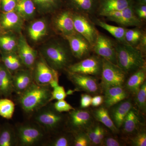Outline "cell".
Masks as SVG:
<instances>
[{
  "instance_id": "1",
  "label": "cell",
  "mask_w": 146,
  "mask_h": 146,
  "mask_svg": "<svg viewBox=\"0 0 146 146\" xmlns=\"http://www.w3.org/2000/svg\"><path fill=\"white\" fill-rule=\"evenodd\" d=\"M51 87L33 82L23 93L19 95L18 104L23 112L31 117L39 109L50 102Z\"/></svg>"
},
{
  "instance_id": "2",
  "label": "cell",
  "mask_w": 146,
  "mask_h": 146,
  "mask_svg": "<svg viewBox=\"0 0 146 146\" xmlns=\"http://www.w3.org/2000/svg\"><path fill=\"white\" fill-rule=\"evenodd\" d=\"M117 65L126 74L145 67V61L141 50L128 44H115Z\"/></svg>"
},
{
  "instance_id": "3",
  "label": "cell",
  "mask_w": 146,
  "mask_h": 146,
  "mask_svg": "<svg viewBox=\"0 0 146 146\" xmlns=\"http://www.w3.org/2000/svg\"><path fill=\"white\" fill-rule=\"evenodd\" d=\"M33 122L45 131L47 134L55 133L61 127L65 118L61 113L57 112L53 105L49 103L31 116Z\"/></svg>"
},
{
  "instance_id": "4",
  "label": "cell",
  "mask_w": 146,
  "mask_h": 146,
  "mask_svg": "<svg viewBox=\"0 0 146 146\" xmlns=\"http://www.w3.org/2000/svg\"><path fill=\"white\" fill-rule=\"evenodd\" d=\"M15 129L18 145H36L46 138V132L35 122L21 124Z\"/></svg>"
},
{
  "instance_id": "5",
  "label": "cell",
  "mask_w": 146,
  "mask_h": 146,
  "mask_svg": "<svg viewBox=\"0 0 146 146\" xmlns=\"http://www.w3.org/2000/svg\"><path fill=\"white\" fill-rule=\"evenodd\" d=\"M45 58L49 65L56 70L68 68L71 61V55L68 49L60 44H53L44 52Z\"/></svg>"
},
{
  "instance_id": "6",
  "label": "cell",
  "mask_w": 146,
  "mask_h": 146,
  "mask_svg": "<svg viewBox=\"0 0 146 146\" xmlns=\"http://www.w3.org/2000/svg\"><path fill=\"white\" fill-rule=\"evenodd\" d=\"M102 84L104 90L113 86H122L126 74L118 66L103 58Z\"/></svg>"
},
{
  "instance_id": "7",
  "label": "cell",
  "mask_w": 146,
  "mask_h": 146,
  "mask_svg": "<svg viewBox=\"0 0 146 146\" xmlns=\"http://www.w3.org/2000/svg\"><path fill=\"white\" fill-rule=\"evenodd\" d=\"M34 72L32 74L34 82L43 86L49 85L53 80L58 81V71L52 68L44 58L35 62Z\"/></svg>"
},
{
  "instance_id": "8",
  "label": "cell",
  "mask_w": 146,
  "mask_h": 146,
  "mask_svg": "<svg viewBox=\"0 0 146 146\" xmlns=\"http://www.w3.org/2000/svg\"><path fill=\"white\" fill-rule=\"evenodd\" d=\"M73 19L76 32L84 36L93 48L99 33L94 25L83 13L73 14Z\"/></svg>"
},
{
  "instance_id": "9",
  "label": "cell",
  "mask_w": 146,
  "mask_h": 146,
  "mask_svg": "<svg viewBox=\"0 0 146 146\" xmlns=\"http://www.w3.org/2000/svg\"><path fill=\"white\" fill-rule=\"evenodd\" d=\"M102 61L95 56L86 58L78 63L70 65L68 72L91 76H97L101 74Z\"/></svg>"
},
{
  "instance_id": "10",
  "label": "cell",
  "mask_w": 146,
  "mask_h": 146,
  "mask_svg": "<svg viewBox=\"0 0 146 146\" xmlns=\"http://www.w3.org/2000/svg\"><path fill=\"white\" fill-rule=\"evenodd\" d=\"M92 48L98 55L117 65L115 44L107 36L98 33Z\"/></svg>"
},
{
  "instance_id": "11",
  "label": "cell",
  "mask_w": 146,
  "mask_h": 146,
  "mask_svg": "<svg viewBox=\"0 0 146 146\" xmlns=\"http://www.w3.org/2000/svg\"><path fill=\"white\" fill-rule=\"evenodd\" d=\"M104 16L123 26L138 27L141 24V20L136 16L132 5L122 10L109 12Z\"/></svg>"
},
{
  "instance_id": "12",
  "label": "cell",
  "mask_w": 146,
  "mask_h": 146,
  "mask_svg": "<svg viewBox=\"0 0 146 146\" xmlns=\"http://www.w3.org/2000/svg\"><path fill=\"white\" fill-rule=\"evenodd\" d=\"M91 114L86 110H73L70 111L67 124L73 131H78L88 128L91 125Z\"/></svg>"
},
{
  "instance_id": "13",
  "label": "cell",
  "mask_w": 146,
  "mask_h": 146,
  "mask_svg": "<svg viewBox=\"0 0 146 146\" xmlns=\"http://www.w3.org/2000/svg\"><path fill=\"white\" fill-rule=\"evenodd\" d=\"M68 76L78 91L91 94H96L99 86L96 79L93 76L68 72Z\"/></svg>"
},
{
  "instance_id": "14",
  "label": "cell",
  "mask_w": 146,
  "mask_h": 146,
  "mask_svg": "<svg viewBox=\"0 0 146 146\" xmlns=\"http://www.w3.org/2000/svg\"><path fill=\"white\" fill-rule=\"evenodd\" d=\"M68 40L73 55L78 59H83L89 54L91 45L84 36L76 33L65 37Z\"/></svg>"
},
{
  "instance_id": "15",
  "label": "cell",
  "mask_w": 146,
  "mask_h": 146,
  "mask_svg": "<svg viewBox=\"0 0 146 146\" xmlns=\"http://www.w3.org/2000/svg\"><path fill=\"white\" fill-rule=\"evenodd\" d=\"M17 46L18 55L23 65L29 69H32L36 61V52L29 44L23 36L20 37Z\"/></svg>"
},
{
  "instance_id": "16",
  "label": "cell",
  "mask_w": 146,
  "mask_h": 146,
  "mask_svg": "<svg viewBox=\"0 0 146 146\" xmlns=\"http://www.w3.org/2000/svg\"><path fill=\"white\" fill-rule=\"evenodd\" d=\"M55 27L58 31L66 36L76 33L74 27L73 13L65 11L59 13L55 18Z\"/></svg>"
},
{
  "instance_id": "17",
  "label": "cell",
  "mask_w": 146,
  "mask_h": 146,
  "mask_svg": "<svg viewBox=\"0 0 146 146\" xmlns=\"http://www.w3.org/2000/svg\"><path fill=\"white\" fill-rule=\"evenodd\" d=\"M110 111V117L118 129L123 125L124 120L129 110L133 107L130 100L122 101L112 106Z\"/></svg>"
},
{
  "instance_id": "18",
  "label": "cell",
  "mask_w": 146,
  "mask_h": 146,
  "mask_svg": "<svg viewBox=\"0 0 146 146\" xmlns=\"http://www.w3.org/2000/svg\"><path fill=\"white\" fill-rule=\"evenodd\" d=\"M32 73L29 70H20L13 75V85L14 91L20 95L33 82Z\"/></svg>"
},
{
  "instance_id": "19",
  "label": "cell",
  "mask_w": 146,
  "mask_h": 146,
  "mask_svg": "<svg viewBox=\"0 0 146 146\" xmlns=\"http://www.w3.org/2000/svg\"><path fill=\"white\" fill-rule=\"evenodd\" d=\"M13 92V75L4 65L0 64V96L9 98Z\"/></svg>"
},
{
  "instance_id": "20",
  "label": "cell",
  "mask_w": 146,
  "mask_h": 146,
  "mask_svg": "<svg viewBox=\"0 0 146 146\" xmlns=\"http://www.w3.org/2000/svg\"><path fill=\"white\" fill-rule=\"evenodd\" d=\"M104 90V102L106 107L108 108L123 100L127 96V93L122 86H113Z\"/></svg>"
},
{
  "instance_id": "21",
  "label": "cell",
  "mask_w": 146,
  "mask_h": 146,
  "mask_svg": "<svg viewBox=\"0 0 146 146\" xmlns=\"http://www.w3.org/2000/svg\"><path fill=\"white\" fill-rule=\"evenodd\" d=\"M145 79L146 68L145 66L132 74L127 81L126 88L131 94L136 95Z\"/></svg>"
},
{
  "instance_id": "22",
  "label": "cell",
  "mask_w": 146,
  "mask_h": 146,
  "mask_svg": "<svg viewBox=\"0 0 146 146\" xmlns=\"http://www.w3.org/2000/svg\"><path fill=\"white\" fill-rule=\"evenodd\" d=\"M131 5L130 0H104L101 5L99 14L104 16L109 12L122 10Z\"/></svg>"
},
{
  "instance_id": "23",
  "label": "cell",
  "mask_w": 146,
  "mask_h": 146,
  "mask_svg": "<svg viewBox=\"0 0 146 146\" xmlns=\"http://www.w3.org/2000/svg\"><path fill=\"white\" fill-rule=\"evenodd\" d=\"M18 145L16 131L10 124L6 123L0 126V146Z\"/></svg>"
},
{
  "instance_id": "24",
  "label": "cell",
  "mask_w": 146,
  "mask_h": 146,
  "mask_svg": "<svg viewBox=\"0 0 146 146\" xmlns=\"http://www.w3.org/2000/svg\"><path fill=\"white\" fill-rule=\"evenodd\" d=\"M140 118L137 110L132 107L127 115L123 123V130L125 133H130L138 127Z\"/></svg>"
},
{
  "instance_id": "25",
  "label": "cell",
  "mask_w": 146,
  "mask_h": 146,
  "mask_svg": "<svg viewBox=\"0 0 146 146\" xmlns=\"http://www.w3.org/2000/svg\"><path fill=\"white\" fill-rule=\"evenodd\" d=\"M96 23L102 28L104 29L115 37L119 42L128 44L125 39V33L126 29L122 27H117L106 23L100 20H97Z\"/></svg>"
},
{
  "instance_id": "26",
  "label": "cell",
  "mask_w": 146,
  "mask_h": 146,
  "mask_svg": "<svg viewBox=\"0 0 146 146\" xmlns=\"http://www.w3.org/2000/svg\"><path fill=\"white\" fill-rule=\"evenodd\" d=\"M15 9L19 16L27 19L33 16L35 7L32 0H18Z\"/></svg>"
},
{
  "instance_id": "27",
  "label": "cell",
  "mask_w": 146,
  "mask_h": 146,
  "mask_svg": "<svg viewBox=\"0 0 146 146\" xmlns=\"http://www.w3.org/2000/svg\"><path fill=\"white\" fill-rule=\"evenodd\" d=\"M47 26L44 21L39 20L32 24L29 29V34L33 40L37 41L46 34Z\"/></svg>"
},
{
  "instance_id": "28",
  "label": "cell",
  "mask_w": 146,
  "mask_h": 146,
  "mask_svg": "<svg viewBox=\"0 0 146 146\" xmlns=\"http://www.w3.org/2000/svg\"><path fill=\"white\" fill-rule=\"evenodd\" d=\"M78 13L92 14L97 6V0H71Z\"/></svg>"
},
{
  "instance_id": "29",
  "label": "cell",
  "mask_w": 146,
  "mask_h": 146,
  "mask_svg": "<svg viewBox=\"0 0 146 146\" xmlns=\"http://www.w3.org/2000/svg\"><path fill=\"white\" fill-rule=\"evenodd\" d=\"M20 16L14 11L3 12L0 16V25L4 29L15 27L19 24Z\"/></svg>"
},
{
  "instance_id": "30",
  "label": "cell",
  "mask_w": 146,
  "mask_h": 146,
  "mask_svg": "<svg viewBox=\"0 0 146 146\" xmlns=\"http://www.w3.org/2000/svg\"><path fill=\"white\" fill-rule=\"evenodd\" d=\"M94 115L98 121L102 123L113 132L116 133L118 131V129L112 121L107 109L104 107L100 108L94 112Z\"/></svg>"
},
{
  "instance_id": "31",
  "label": "cell",
  "mask_w": 146,
  "mask_h": 146,
  "mask_svg": "<svg viewBox=\"0 0 146 146\" xmlns=\"http://www.w3.org/2000/svg\"><path fill=\"white\" fill-rule=\"evenodd\" d=\"M15 105L11 100L7 98L0 99V116L7 119L13 117L15 111Z\"/></svg>"
},
{
  "instance_id": "32",
  "label": "cell",
  "mask_w": 146,
  "mask_h": 146,
  "mask_svg": "<svg viewBox=\"0 0 146 146\" xmlns=\"http://www.w3.org/2000/svg\"><path fill=\"white\" fill-rule=\"evenodd\" d=\"M16 39L9 35H0V48L5 53L13 52L16 49Z\"/></svg>"
},
{
  "instance_id": "33",
  "label": "cell",
  "mask_w": 146,
  "mask_h": 146,
  "mask_svg": "<svg viewBox=\"0 0 146 146\" xmlns=\"http://www.w3.org/2000/svg\"><path fill=\"white\" fill-rule=\"evenodd\" d=\"M143 35L142 32L138 29H126L125 33L126 42L128 44L135 47L139 44Z\"/></svg>"
},
{
  "instance_id": "34",
  "label": "cell",
  "mask_w": 146,
  "mask_h": 146,
  "mask_svg": "<svg viewBox=\"0 0 146 146\" xmlns=\"http://www.w3.org/2000/svg\"><path fill=\"white\" fill-rule=\"evenodd\" d=\"M45 144L50 146H70L73 144V140L70 136L64 134L55 137Z\"/></svg>"
},
{
  "instance_id": "35",
  "label": "cell",
  "mask_w": 146,
  "mask_h": 146,
  "mask_svg": "<svg viewBox=\"0 0 146 146\" xmlns=\"http://www.w3.org/2000/svg\"><path fill=\"white\" fill-rule=\"evenodd\" d=\"M136 103L139 109L145 112L146 107V83L145 82L141 85L136 94Z\"/></svg>"
},
{
  "instance_id": "36",
  "label": "cell",
  "mask_w": 146,
  "mask_h": 146,
  "mask_svg": "<svg viewBox=\"0 0 146 146\" xmlns=\"http://www.w3.org/2000/svg\"><path fill=\"white\" fill-rule=\"evenodd\" d=\"M73 140V144L75 146H88L91 144L86 134L75 133Z\"/></svg>"
},
{
  "instance_id": "37",
  "label": "cell",
  "mask_w": 146,
  "mask_h": 146,
  "mask_svg": "<svg viewBox=\"0 0 146 146\" xmlns=\"http://www.w3.org/2000/svg\"><path fill=\"white\" fill-rule=\"evenodd\" d=\"M53 89V90L51 92L50 102L54 100L57 101L64 100L67 97V94L63 86L58 85Z\"/></svg>"
},
{
  "instance_id": "38",
  "label": "cell",
  "mask_w": 146,
  "mask_h": 146,
  "mask_svg": "<svg viewBox=\"0 0 146 146\" xmlns=\"http://www.w3.org/2000/svg\"><path fill=\"white\" fill-rule=\"evenodd\" d=\"M54 108L57 112L62 113L63 112H69L71 110H74L70 104H68L64 100H58L54 104Z\"/></svg>"
},
{
  "instance_id": "39",
  "label": "cell",
  "mask_w": 146,
  "mask_h": 146,
  "mask_svg": "<svg viewBox=\"0 0 146 146\" xmlns=\"http://www.w3.org/2000/svg\"><path fill=\"white\" fill-rule=\"evenodd\" d=\"M35 2L43 9L50 10L57 6V0H34Z\"/></svg>"
},
{
  "instance_id": "40",
  "label": "cell",
  "mask_w": 146,
  "mask_h": 146,
  "mask_svg": "<svg viewBox=\"0 0 146 146\" xmlns=\"http://www.w3.org/2000/svg\"><path fill=\"white\" fill-rule=\"evenodd\" d=\"M132 143L135 146H146V133L145 131L138 133L132 139Z\"/></svg>"
},
{
  "instance_id": "41",
  "label": "cell",
  "mask_w": 146,
  "mask_h": 146,
  "mask_svg": "<svg viewBox=\"0 0 146 146\" xmlns=\"http://www.w3.org/2000/svg\"><path fill=\"white\" fill-rule=\"evenodd\" d=\"M16 0H1V6L3 12L13 11L16 8Z\"/></svg>"
},
{
  "instance_id": "42",
  "label": "cell",
  "mask_w": 146,
  "mask_h": 146,
  "mask_svg": "<svg viewBox=\"0 0 146 146\" xmlns=\"http://www.w3.org/2000/svg\"><path fill=\"white\" fill-rule=\"evenodd\" d=\"M92 98L88 94H82L80 100V106L81 108H85L91 105Z\"/></svg>"
},
{
  "instance_id": "43",
  "label": "cell",
  "mask_w": 146,
  "mask_h": 146,
  "mask_svg": "<svg viewBox=\"0 0 146 146\" xmlns=\"http://www.w3.org/2000/svg\"><path fill=\"white\" fill-rule=\"evenodd\" d=\"M102 144L103 145L106 146H121L119 142L115 138L112 137L104 138Z\"/></svg>"
},
{
  "instance_id": "44",
  "label": "cell",
  "mask_w": 146,
  "mask_h": 146,
  "mask_svg": "<svg viewBox=\"0 0 146 146\" xmlns=\"http://www.w3.org/2000/svg\"><path fill=\"white\" fill-rule=\"evenodd\" d=\"M136 16L139 19H145L146 18V5H140L136 10Z\"/></svg>"
},
{
  "instance_id": "45",
  "label": "cell",
  "mask_w": 146,
  "mask_h": 146,
  "mask_svg": "<svg viewBox=\"0 0 146 146\" xmlns=\"http://www.w3.org/2000/svg\"><path fill=\"white\" fill-rule=\"evenodd\" d=\"M104 101L103 97L101 96H97L92 98L91 105L94 107L100 106L103 103Z\"/></svg>"
},
{
  "instance_id": "46",
  "label": "cell",
  "mask_w": 146,
  "mask_h": 146,
  "mask_svg": "<svg viewBox=\"0 0 146 146\" xmlns=\"http://www.w3.org/2000/svg\"><path fill=\"white\" fill-rule=\"evenodd\" d=\"M139 46L138 47V49L141 50V51L142 50H143L144 51L145 50H146V36L145 34H143L142 35V37H141V40H140V42L138 44Z\"/></svg>"
},
{
  "instance_id": "47",
  "label": "cell",
  "mask_w": 146,
  "mask_h": 146,
  "mask_svg": "<svg viewBox=\"0 0 146 146\" xmlns=\"http://www.w3.org/2000/svg\"><path fill=\"white\" fill-rule=\"evenodd\" d=\"M140 5H146V0H138Z\"/></svg>"
},
{
  "instance_id": "48",
  "label": "cell",
  "mask_w": 146,
  "mask_h": 146,
  "mask_svg": "<svg viewBox=\"0 0 146 146\" xmlns=\"http://www.w3.org/2000/svg\"><path fill=\"white\" fill-rule=\"evenodd\" d=\"M77 91V90L76 89H75L74 91L72 90H69V91L67 92V93H66V94H67V95H71V94H72L73 93H74V91Z\"/></svg>"
},
{
  "instance_id": "49",
  "label": "cell",
  "mask_w": 146,
  "mask_h": 146,
  "mask_svg": "<svg viewBox=\"0 0 146 146\" xmlns=\"http://www.w3.org/2000/svg\"><path fill=\"white\" fill-rule=\"evenodd\" d=\"M1 57H0V62H1Z\"/></svg>"
},
{
  "instance_id": "50",
  "label": "cell",
  "mask_w": 146,
  "mask_h": 146,
  "mask_svg": "<svg viewBox=\"0 0 146 146\" xmlns=\"http://www.w3.org/2000/svg\"><path fill=\"white\" fill-rule=\"evenodd\" d=\"M1 25H0V29H1Z\"/></svg>"
},
{
  "instance_id": "51",
  "label": "cell",
  "mask_w": 146,
  "mask_h": 146,
  "mask_svg": "<svg viewBox=\"0 0 146 146\" xmlns=\"http://www.w3.org/2000/svg\"></svg>"
}]
</instances>
